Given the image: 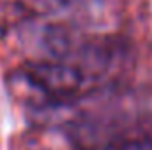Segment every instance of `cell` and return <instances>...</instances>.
Masks as SVG:
<instances>
[{
  "mask_svg": "<svg viewBox=\"0 0 152 150\" xmlns=\"http://www.w3.org/2000/svg\"><path fill=\"white\" fill-rule=\"evenodd\" d=\"M21 74L41 94L46 108L71 101L85 83L80 67L64 62H34L21 69Z\"/></svg>",
  "mask_w": 152,
  "mask_h": 150,
  "instance_id": "1",
  "label": "cell"
},
{
  "mask_svg": "<svg viewBox=\"0 0 152 150\" xmlns=\"http://www.w3.org/2000/svg\"><path fill=\"white\" fill-rule=\"evenodd\" d=\"M42 42H44V48L48 50V53L51 57H55L57 60H62L71 55L73 39L64 27H58V25L48 27L42 34Z\"/></svg>",
  "mask_w": 152,
  "mask_h": 150,
  "instance_id": "2",
  "label": "cell"
},
{
  "mask_svg": "<svg viewBox=\"0 0 152 150\" xmlns=\"http://www.w3.org/2000/svg\"><path fill=\"white\" fill-rule=\"evenodd\" d=\"M115 150H152V138L151 136H138V138L122 141Z\"/></svg>",
  "mask_w": 152,
  "mask_h": 150,
  "instance_id": "3",
  "label": "cell"
}]
</instances>
